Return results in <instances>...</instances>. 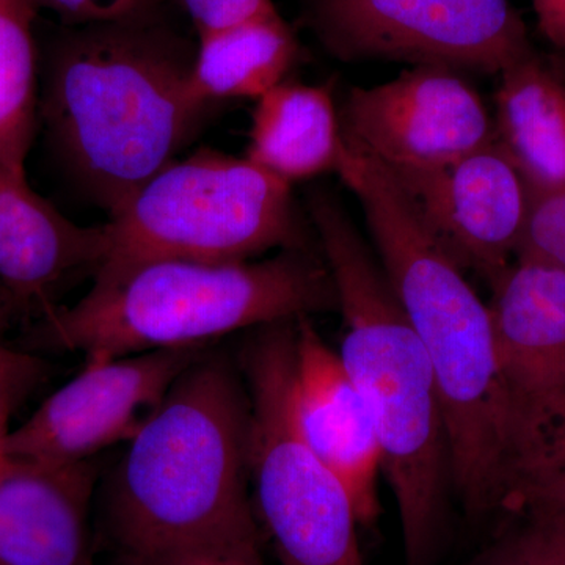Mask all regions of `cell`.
Listing matches in <instances>:
<instances>
[{
	"instance_id": "obj_1",
	"label": "cell",
	"mask_w": 565,
	"mask_h": 565,
	"mask_svg": "<svg viewBox=\"0 0 565 565\" xmlns=\"http://www.w3.org/2000/svg\"><path fill=\"white\" fill-rule=\"evenodd\" d=\"M195 52L158 13L70 25L52 43L39 98L44 137L109 217L177 161L211 110L189 93Z\"/></svg>"
},
{
	"instance_id": "obj_2",
	"label": "cell",
	"mask_w": 565,
	"mask_h": 565,
	"mask_svg": "<svg viewBox=\"0 0 565 565\" xmlns=\"http://www.w3.org/2000/svg\"><path fill=\"white\" fill-rule=\"evenodd\" d=\"M248 430L239 362L210 345L104 478V523L129 565L262 539L248 494Z\"/></svg>"
},
{
	"instance_id": "obj_3",
	"label": "cell",
	"mask_w": 565,
	"mask_h": 565,
	"mask_svg": "<svg viewBox=\"0 0 565 565\" xmlns=\"http://www.w3.org/2000/svg\"><path fill=\"white\" fill-rule=\"evenodd\" d=\"M356 200L379 263L433 367L452 490L476 519L503 509L514 481L516 419L489 305L396 181L374 178Z\"/></svg>"
},
{
	"instance_id": "obj_4",
	"label": "cell",
	"mask_w": 565,
	"mask_h": 565,
	"mask_svg": "<svg viewBox=\"0 0 565 565\" xmlns=\"http://www.w3.org/2000/svg\"><path fill=\"white\" fill-rule=\"evenodd\" d=\"M308 217L338 292L345 371L373 412L384 473L399 509L405 565H433L451 486L448 430L433 367L377 255L340 200L307 196Z\"/></svg>"
},
{
	"instance_id": "obj_5",
	"label": "cell",
	"mask_w": 565,
	"mask_h": 565,
	"mask_svg": "<svg viewBox=\"0 0 565 565\" xmlns=\"http://www.w3.org/2000/svg\"><path fill=\"white\" fill-rule=\"evenodd\" d=\"M321 250L263 262L158 259L102 270L90 291L24 329L22 351L74 352L85 363L158 349L211 345L245 329L338 311Z\"/></svg>"
},
{
	"instance_id": "obj_6",
	"label": "cell",
	"mask_w": 565,
	"mask_h": 565,
	"mask_svg": "<svg viewBox=\"0 0 565 565\" xmlns=\"http://www.w3.org/2000/svg\"><path fill=\"white\" fill-rule=\"evenodd\" d=\"M106 226L110 247L102 270L158 259L250 262L269 250L311 247L289 182L211 150L156 173Z\"/></svg>"
},
{
	"instance_id": "obj_7",
	"label": "cell",
	"mask_w": 565,
	"mask_h": 565,
	"mask_svg": "<svg viewBox=\"0 0 565 565\" xmlns=\"http://www.w3.org/2000/svg\"><path fill=\"white\" fill-rule=\"evenodd\" d=\"M237 362L250 401L248 473L281 565H364L351 497L297 422L296 321L253 329Z\"/></svg>"
},
{
	"instance_id": "obj_8",
	"label": "cell",
	"mask_w": 565,
	"mask_h": 565,
	"mask_svg": "<svg viewBox=\"0 0 565 565\" xmlns=\"http://www.w3.org/2000/svg\"><path fill=\"white\" fill-rule=\"evenodd\" d=\"M310 24L344 62H411L503 73L534 55L509 0H313Z\"/></svg>"
},
{
	"instance_id": "obj_9",
	"label": "cell",
	"mask_w": 565,
	"mask_h": 565,
	"mask_svg": "<svg viewBox=\"0 0 565 565\" xmlns=\"http://www.w3.org/2000/svg\"><path fill=\"white\" fill-rule=\"evenodd\" d=\"M210 345L158 349L85 363L7 440V455L76 463L129 440Z\"/></svg>"
},
{
	"instance_id": "obj_10",
	"label": "cell",
	"mask_w": 565,
	"mask_h": 565,
	"mask_svg": "<svg viewBox=\"0 0 565 565\" xmlns=\"http://www.w3.org/2000/svg\"><path fill=\"white\" fill-rule=\"evenodd\" d=\"M340 121L353 143L396 174L444 169L494 141L484 103L445 66L418 65L352 88Z\"/></svg>"
},
{
	"instance_id": "obj_11",
	"label": "cell",
	"mask_w": 565,
	"mask_h": 565,
	"mask_svg": "<svg viewBox=\"0 0 565 565\" xmlns=\"http://www.w3.org/2000/svg\"><path fill=\"white\" fill-rule=\"evenodd\" d=\"M392 174L463 270L492 285L511 266L531 192L497 141L444 169Z\"/></svg>"
},
{
	"instance_id": "obj_12",
	"label": "cell",
	"mask_w": 565,
	"mask_h": 565,
	"mask_svg": "<svg viewBox=\"0 0 565 565\" xmlns=\"http://www.w3.org/2000/svg\"><path fill=\"white\" fill-rule=\"evenodd\" d=\"M107 226H81L33 191L25 170L0 162V299L11 327L46 318L109 255Z\"/></svg>"
},
{
	"instance_id": "obj_13",
	"label": "cell",
	"mask_w": 565,
	"mask_h": 565,
	"mask_svg": "<svg viewBox=\"0 0 565 565\" xmlns=\"http://www.w3.org/2000/svg\"><path fill=\"white\" fill-rule=\"evenodd\" d=\"M294 404L303 437L343 482L360 526L373 525L381 515L377 482L384 471L377 424L340 353L323 341L310 318L296 321Z\"/></svg>"
},
{
	"instance_id": "obj_14",
	"label": "cell",
	"mask_w": 565,
	"mask_h": 565,
	"mask_svg": "<svg viewBox=\"0 0 565 565\" xmlns=\"http://www.w3.org/2000/svg\"><path fill=\"white\" fill-rule=\"evenodd\" d=\"M96 459L0 462V565H92L90 505Z\"/></svg>"
},
{
	"instance_id": "obj_15",
	"label": "cell",
	"mask_w": 565,
	"mask_h": 565,
	"mask_svg": "<svg viewBox=\"0 0 565 565\" xmlns=\"http://www.w3.org/2000/svg\"><path fill=\"white\" fill-rule=\"evenodd\" d=\"M490 286L494 344L519 424L523 412L565 397V270L516 256Z\"/></svg>"
},
{
	"instance_id": "obj_16",
	"label": "cell",
	"mask_w": 565,
	"mask_h": 565,
	"mask_svg": "<svg viewBox=\"0 0 565 565\" xmlns=\"http://www.w3.org/2000/svg\"><path fill=\"white\" fill-rule=\"evenodd\" d=\"M245 159L292 184L334 172L341 121L329 85L282 81L256 99Z\"/></svg>"
},
{
	"instance_id": "obj_17",
	"label": "cell",
	"mask_w": 565,
	"mask_h": 565,
	"mask_svg": "<svg viewBox=\"0 0 565 565\" xmlns=\"http://www.w3.org/2000/svg\"><path fill=\"white\" fill-rule=\"evenodd\" d=\"M494 141L531 192L565 188V85L535 54L501 73Z\"/></svg>"
},
{
	"instance_id": "obj_18",
	"label": "cell",
	"mask_w": 565,
	"mask_h": 565,
	"mask_svg": "<svg viewBox=\"0 0 565 565\" xmlns=\"http://www.w3.org/2000/svg\"><path fill=\"white\" fill-rule=\"evenodd\" d=\"M296 36L280 14L199 36L189 93L196 103L259 99L296 62Z\"/></svg>"
},
{
	"instance_id": "obj_19",
	"label": "cell",
	"mask_w": 565,
	"mask_h": 565,
	"mask_svg": "<svg viewBox=\"0 0 565 565\" xmlns=\"http://www.w3.org/2000/svg\"><path fill=\"white\" fill-rule=\"evenodd\" d=\"M31 0H0V162L25 170L39 115Z\"/></svg>"
},
{
	"instance_id": "obj_20",
	"label": "cell",
	"mask_w": 565,
	"mask_h": 565,
	"mask_svg": "<svg viewBox=\"0 0 565 565\" xmlns=\"http://www.w3.org/2000/svg\"><path fill=\"white\" fill-rule=\"evenodd\" d=\"M563 467H565V397H559L520 415L516 424L512 489L523 479Z\"/></svg>"
},
{
	"instance_id": "obj_21",
	"label": "cell",
	"mask_w": 565,
	"mask_h": 565,
	"mask_svg": "<svg viewBox=\"0 0 565 565\" xmlns=\"http://www.w3.org/2000/svg\"><path fill=\"white\" fill-rule=\"evenodd\" d=\"M516 256L542 259L565 270V188L531 192L525 232Z\"/></svg>"
},
{
	"instance_id": "obj_22",
	"label": "cell",
	"mask_w": 565,
	"mask_h": 565,
	"mask_svg": "<svg viewBox=\"0 0 565 565\" xmlns=\"http://www.w3.org/2000/svg\"><path fill=\"white\" fill-rule=\"evenodd\" d=\"M515 512L525 523L509 537L519 565H565V515L545 505L526 504Z\"/></svg>"
},
{
	"instance_id": "obj_23",
	"label": "cell",
	"mask_w": 565,
	"mask_h": 565,
	"mask_svg": "<svg viewBox=\"0 0 565 565\" xmlns=\"http://www.w3.org/2000/svg\"><path fill=\"white\" fill-rule=\"evenodd\" d=\"M46 375L47 363L36 353L0 344V462L7 457V440L14 412Z\"/></svg>"
},
{
	"instance_id": "obj_24",
	"label": "cell",
	"mask_w": 565,
	"mask_h": 565,
	"mask_svg": "<svg viewBox=\"0 0 565 565\" xmlns=\"http://www.w3.org/2000/svg\"><path fill=\"white\" fill-rule=\"evenodd\" d=\"M181 3L199 36L280 14L273 0H181Z\"/></svg>"
},
{
	"instance_id": "obj_25",
	"label": "cell",
	"mask_w": 565,
	"mask_h": 565,
	"mask_svg": "<svg viewBox=\"0 0 565 565\" xmlns=\"http://www.w3.org/2000/svg\"><path fill=\"white\" fill-rule=\"evenodd\" d=\"M162 0H31L36 10L57 14L68 25L128 20L158 13Z\"/></svg>"
},
{
	"instance_id": "obj_26",
	"label": "cell",
	"mask_w": 565,
	"mask_h": 565,
	"mask_svg": "<svg viewBox=\"0 0 565 565\" xmlns=\"http://www.w3.org/2000/svg\"><path fill=\"white\" fill-rule=\"evenodd\" d=\"M262 539H239L180 553L154 565H264L259 552Z\"/></svg>"
},
{
	"instance_id": "obj_27",
	"label": "cell",
	"mask_w": 565,
	"mask_h": 565,
	"mask_svg": "<svg viewBox=\"0 0 565 565\" xmlns=\"http://www.w3.org/2000/svg\"><path fill=\"white\" fill-rule=\"evenodd\" d=\"M526 504L545 505L565 515V467L520 481L509 493L503 509L515 512Z\"/></svg>"
},
{
	"instance_id": "obj_28",
	"label": "cell",
	"mask_w": 565,
	"mask_h": 565,
	"mask_svg": "<svg viewBox=\"0 0 565 565\" xmlns=\"http://www.w3.org/2000/svg\"><path fill=\"white\" fill-rule=\"evenodd\" d=\"M539 29L545 39L565 54V0H531Z\"/></svg>"
},
{
	"instance_id": "obj_29",
	"label": "cell",
	"mask_w": 565,
	"mask_h": 565,
	"mask_svg": "<svg viewBox=\"0 0 565 565\" xmlns=\"http://www.w3.org/2000/svg\"><path fill=\"white\" fill-rule=\"evenodd\" d=\"M475 565H519L516 564L514 553H512L511 544L508 539L501 542L500 545L494 546L484 556L479 557L478 563Z\"/></svg>"
},
{
	"instance_id": "obj_30",
	"label": "cell",
	"mask_w": 565,
	"mask_h": 565,
	"mask_svg": "<svg viewBox=\"0 0 565 565\" xmlns=\"http://www.w3.org/2000/svg\"><path fill=\"white\" fill-rule=\"evenodd\" d=\"M13 329L9 316H7L6 308H3L2 299H0V343H3V337Z\"/></svg>"
}]
</instances>
